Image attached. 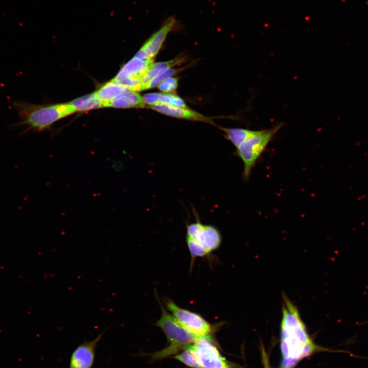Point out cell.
<instances>
[{"label":"cell","instance_id":"1","mask_svg":"<svg viewBox=\"0 0 368 368\" xmlns=\"http://www.w3.org/2000/svg\"><path fill=\"white\" fill-rule=\"evenodd\" d=\"M13 106L20 121L10 125L9 127H26L21 134L30 130L41 131L56 121L77 111L69 103L45 106L18 100L13 102Z\"/></svg>","mask_w":368,"mask_h":368},{"label":"cell","instance_id":"2","mask_svg":"<svg viewBox=\"0 0 368 368\" xmlns=\"http://www.w3.org/2000/svg\"><path fill=\"white\" fill-rule=\"evenodd\" d=\"M162 315L156 325L165 333L170 345L163 350L154 353V359L165 357L193 344L197 337L185 329L166 309L160 305Z\"/></svg>","mask_w":368,"mask_h":368},{"label":"cell","instance_id":"3","mask_svg":"<svg viewBox=\"0 0 368 368\" xmlns=\"http://www.w3.org/2000/svg\"><path fill=\"white\" fill-rule=\"evenodd\" d=\"M282 126L283 123H280L270 129L260 130L258 133L248 139L237 148L235 153L244 164L242 174L244 181L248 180L251 170L257 160Z\"/></svg>","mask_w":368,"mask_h":368},{"label":"cell","instance_id":"4","mask_svg":"<svg viewBox=\"0 0 368 368\" xmlns=\"http://www.w3.org/2000/svg\"><path fill=\"white\" fill-rule=\"evenodd\" d=\"M164 302L169 312L185 329L196 337L210 336L212 327L200 315L179 307L169 298H165Z\"/></svg>","mask_w":368,"mask_h":368},{"label":"cell","instance_id":"5","mask_svg":"<svg viewBox=\"0 0 368 368\" xmlns=\"http://www.w3.org/2000/svg\"><path fill=\"white\" fill-rule=\"evenodd\" d=\"M192 348L201 368H224L226 361L213 343L210 336L197 337Z\"/></svg>","mask_w":368,"mask_h":368},{"label":"cell","instance_id":"6","mask_svg":"<svg viewBox=\"0 0 368 368\" xmlns=\"http://www.w3.org/2000/svg\"><path fill=\"white\" fill-rule=\"evenodd\" d=\"M178 25L175 16H169L144 43L134 57L140 59H152L158 53L168 34Z\"/></svg>","mask_w":368,"mask_h":368},{"label":"cell","instance_id":"7","mask_svg":"<svg viewBox=\"0 0 368 368\" xmlns=\"http://www.w3.org/2000/svg\"><path fill=\"white\" fill-rule=\"evenodd\" d=\"M187 237L203 247L208 254L217 249L221 242L218 230L210 225H204L199 220L187 227Z\"/></svg>","mask_w":368,"mask_h":368},{"label":"cell","instance_id":"8","mask_svg":"<svg viewBox=\"0 0 368 368\" xmlns=\"http://www.w3.org/2000/svg\"><path fill=\"white\" fill-rule=\"evenodd\" d=\"M105 331L90 341H84L73 351L70 361V368H91L97 343L102 337Z\"/></svg>","mask_w":368,"mask_h":368},{"label":"cell","instance_id":"9","mask_svg":"<svg viewBox=\"0 0 368 368\" xmlns=\"http://www.w3.org/2000/svg\"><path fill=\"white\" fill-rule=\"evenodd\" d=\"M149 107L164 114L177 118L213 123L212 118L204 116L187 107H176L165 104H156Z\"/></svg>","mask_w":368,"mask_h":368},{"label":"cell","instance_id":"10","mask_svg":"<svg viewBox=\"0 0 368 368\" xmlns=\"http://www.w3.org/2000/svg\"><path fill=\"white\" fill-rule=\"evenodd\" d=\"M153 63V59H140L133 57L121 69L119 75L141 82L149 68Z\"/></svg>","mask_w":368,"mask_h":368},{"label":"cell","instance_id":"11","mask_svg":"<svg viewBox=\"0 0 368 368\" xmlns=\"http://www.w3.org/2000/svg\"><path fill=\"white\" fill-rule=\"evenodd\" d=\"M146 106L140 95L134 91L129 90L110 101L106 107L144 108Z\"/></svg>","mask_w":368,"mask_h":368},{"label":"cell","instance_id":"12","mask_svg":"<svg viewBox=\"0 0 368 368\" xmlns=\"http://www.w3.org/2000/svg\"><path fill=\"white\" fill-rule=\"evenodd\" d=\"M129 90L132 89L111 80L100 87L95 93L106 107L110 101Z\"/></svg>","mask_w":368,"mask_h":368},{"label":"cell","instance_id":"13","mask_svg":"<svg viewBox=\"0 0 368 368\" xmlns=\"http://www.w3.org/2000/svg\"><path fill=\"white\" fill-rule=\"evenodd\" d=\"M185 59V57H177L168 61L153 63L142 79L141 83L137 87V91H139L140 86L147 84L161 73L171 68L176 65L183 62Z\"/></svg>","mask_w":368,"mask_h":368},{"label":"cell","instance_id":"14","mask_svg":"<svg viewBox=\"0 0 368 368\" xmlns=\"http://www.w3.org/2000/svg\"><path fill=\"white\" fill-rule=\"evenodd\" d=\"M220 129L225 133V137L231 141L236 148L248 139L258 133L260 130H252L240 128H228L222 127H220Z\"/></svg>","mask_w":368,"mask_h":368},{"label":"cell","instance_id":"15","mask_svg":"<svg viewBox=\"0 0 368 368\" xmlns=\"http://www.w3.org/2000/svg\"><path fill=\"white\" fill-rule=\"evenodd\" d=\"M69 104L77 111H87L105 107L95 93L76 99Z\"/></svg>","mask_w":368,"mask_h":368},{"label":"cell","instance_id":"16","mask_svg":"<svg viewBox=\"0 0 368 368\" xmlns=\"http://www.w3.org/2000/svg\"><path fill=\"white\" fill-rule=\"evenodd\" d=\"M192 345L185 349L180 354L174 356V358L192 368H201L197 360Z\"/></svg>","mask_w":368,"mask_h":368},{"label":"cell","instance_id":"17","mask_svg":"<svg viewBox=\"0 0 368 368\" xmlns=\"http://www.w3.org/2000/svg\"><path fill=\"white\" fill-rule=\"evenodd\" d=\"M182 69H183V68L176 69L171 68L168 69L156 76L147 84L140 86L139 91L153 88L158 86L159 84L165 80L174 75L175 74L179 72Z\"/></svg>","mask_w":368,"mask_h":368},{"label":"cell","instance_id":"18","mask_svg":"<svg viewBox=\"0 0 368 368\" xmlns=\"http://www.w3.org/2000/svg\"><path fill=\"white\" fill-rule=\"evenodd\" d=\"M158 104H165L176 107H187L184 101L181 98L172 94L159 93Z\"/></svg>","mask_w":368,"mask_h":368},{"label":"cell","instance_id":"19","mask_svg":"<svg viewBox=\"0 0 368 368\" xmlns=\"http://www.w3.org/2000/svg\"><path fill=\"white\" fill-rule=\"evenodd\" d=\"M188 247L192 258L202 257L208 254L207 251L193 240L187 237Z\"/></svg>","mask_w":368,"mask_h":368},{"label":"cell","instance_id":"20","mask_svg":"<svg viewBox=\"0 0 368 368\" xmlns=\"http://www.w3.org/2000/svg\"><path fill=\"white\" fill-rule=\"evenodd\" d=\"M177 85L178 79L170 77L159 84L157 87L159 90L164 93H170L175 91Z\"/></svg>","mask_w":368,"mask_h":368},{"label":"cell","instance_id":"21","mask_svg":"<svg viewBox=\"0 0 368 368\" xmlns=\"http://www.w3.org/2000/svg\"><path fill=\"white\" fill-rule=\"evenodd\" d=\"M296 357H288L284 358L281 364L282 368H293L299 360Z\"/></svg>","mask_w":368,"mask_h":368},{"label":"cell","instance_id":"22","mask_svg":"<svg viewBox=\"0 0 368 368\" xmlns=\"http://www.w3.org/2000/svg\"><path fill=\"white\" fill-rule=\"evenodd\" d=\"M314 348L315 347L313 343L312 342V341H310L307 343L304 348L301 355V358L310 355L312 352H313Z\"/></svg>","mask_w":368,"mask_h":368},{"label":"cell","instance_id":"23","mask_svg":"<svg viewBox=\"0 0 368 368\" xmlns=\"http://www.w3.org/2000/svg\"><path fill=\"white\" fill-rule=\"evenodd\" d=\"M224 368H230V367H228V366H226V367H224Z\"/></svg>","mask_w":368,"mask_h":368},{"label":"cell","instance_id":"24","mask_svg":"<svg viewBox=\"0 0 368 368\" xmlns=\"http://www.w3.org/2000/svg\"><path fill=\"white\" fill-rule=\"evenodd\" d=\"M266 368H268V367H266Z\"/></svg>","mask_w":368,"mask_h":368}]
</instances>
